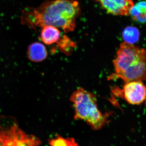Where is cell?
Returning <instances> with one entry per match:
<instances>
[{"label": "cell", "instance_id": "cell-11", "mask_svg": "<svg viewBox=\"0 0 146 146\" xmlns=\"http://www.w3.org/2000/svg\"><path fill=\"white\" fill-rule=\"evenodd\" d=\"M57 44L60 51L67 55H70L76 47L75 43L66 35L60 38Z\"/></svg>", "mask_w": 146, "mask_h": 146}, {"label": "cell", "instance_id": "cell-9", "mask_svg": "<svg viewBox=\"0 0 146 146\" xmlns=\"http://www.w3.org/2000/svg\"><path fill=\"white\" fill-rule=\"evenodd\" d=\"M129 15L135 22L146 23V1H141L134 4Z\"/></svg>", "mask_w": 146, "mask_h": 146}, {"label": "cell", "instance_id": "cell-13", "mask_svg": "<svg viewBox=\"0 0 146 146\" xmlns=\"http://www.w3.org/2000/svg\"><path fill=\"white\" fill-rule=\"evenodd\" d=\"M145 105H146V100H145Z\"/></svg>", "mask_w": 146, "mask_h": 146}, {"label": "cell", "instance_id": "cell-3", "mask_svg": "<svg viewBox=\"0 0 146 146\" xmlns=\"http://www.w3.org/2000/svg\"><path fill=\"white\" fill-rule=\"evenodd\" d=\"M74 111L75 120H83L94 130L101 129L109 121L110 112L103 114L98 107L96 96L80 87L70 98Z\"/></svg>", "mask_w": 146, "mask_h": 146}, {"label": "cell", "instance_id": "cell-10", "mask_svg": "<svg viewBox=\"0 0 146 146\" xmlns=\"http://www.w3.org/2000/svg\"><path fill=\"white\" fill-rule=\"evenodd\" d=\"M122 35L125 42L134 44L139 40L140 32L135 27H128L124 30Z\"/></svg>", "mask_w": 146, "mask_h": 146}, {"label": "cell", "instance_id": "cell-2", "mask_svg": "<svg viewBox=\"0 0 146 146\" xmlns=\"http://www.w3.org/2000/svg\"><path fill=\"white\" fill-rule=\"evenodd\" d=\"M115 73L108 79L125 82L146 80V50L125 42L121 43L113 60Z\"/></svg>", "mask_w": 146, "mask_h": 146}, {"label": "cell", "instance_id": "cell-7", "mask_svg": "<svg viewBox=\"0 0 146 146\" xmlns=\"http://www.w3.org/2000/svg\"><path fill=\"white\" fill-rule=\"evenodd\" d=\"M27 55L31 61L39 62L44 60L48 56L46 47L40 42H34L29 46Z\"/></svg>", "mask_w": 146, "mask_h": 146}, {"label": "cell", "instance_id": "cell-6", "mask_svg": "<svg viewBox=\"0 0 146 146\" xmlns=\"http://www.w3.org/2000/svg\"><path fill=\"white\" fill-rule=\"evenodd\" d=\"M96 1L107 13L114 16H129L134 5L133 0Z\"/></svg>", "mask_w": 146, "mask_h": 146}, {"label": "cell", "instance_id": "cell-5", "mask_svg": "<svg viewBox=\"0 0 146 146\" xmlns=\"http://www.w3.org/2000/svg\"><path fill=\"white\" fill-rule=\"evenodd\" d=\"M123 97L129 104L140 105L146 100V86L142 81L125 82L121 91Z\"/></svg>", "mask_w": 146, "mask_h": 146}, {"label": "cell", "instance_id": "cell-12", "mask_svg": "<svg viewBox=\"0 0 146 146\" xmlns=\"http://www.w3.org/2000/svg\"><path fill=\"white\" fill-rule=\"evenodd\" d=\"M49 144L51 146H78L73 138H65L60 136L52 139Z\"/></svg>", "mask_w": 146, "mask_h": 146}, {"label": "cell", "instance_id": "cell-8", "mask_svg": "<svg viewBox=\"0 0 146 146\" xmlns=\"http://www.w3.org/2000/svg\"><path fill=\"white\" fill-rule=\"evenodd\" d=\"M42 28L40 37L45 44L50 45L57 43L61 38V33L58 28L52 26H46Z\"/></svg>", "mask_w": 146, "mask_h": 146}, {"label": "cell", "instance_id": "cell-4", "mask_svg": "<svg viewBox=\"0 0 146 146\" xmlns=\"http://www.w3.org/2000/svg\"><path fill=\"white\" fill-rule=\"evenodd\" d=\"M40 140L29 135L12 117L0 115V146H39Z\"/></svg>", "mask_w": 146, "mask_h": 146}, {"label": "cell", "instance_id": "cell-1", "mask_svg": "<svg viewBox=\"0 0 146 146\" xmlns=\"http://www.w3.org/2000/svg\"><path fill=\"white\" fill-rule=\"evenodd\" d=\"M80 13V5L76 0L48 1L23 11L21 21L32 29L52 26L66 33L74 30Z\"/></svg>", "mask_w": 146, "mask_h": 146}]
</instances>
